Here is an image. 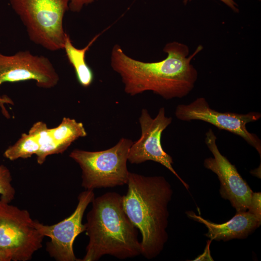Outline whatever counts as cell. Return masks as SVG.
Segmentation results:
<instances>
[{"mask_svg": "<svg viewBox=\"0 0 261 261\" xmlns=\"http://www.w3.org/2000/svg\"><path fill=\"white\" fill-rule=\"evenodd\" d=\"M59 80L58 74L47 57L33 55L29 50L20 51L12 55L0 52V87L6 82L33 80L39 87L48 89L55 87Z\"/></svg>", "mask_w": 261, "mask_h": 261, "instance_id": "8fae6325", "label": "cell"}, {"mask_svg": "<svg viewBox=\"0 0 261 261\" xmlns=\"http://www.w3.org/2000/svg\"><path fill=\"white\" fill-rule=\"evenodd\" d=\"M186 214L188 218L207 228L208 231L205 235L212 241L246 238L261 224V219L248 211L237 212L231 219L220 224L207 220L192 211H187Z\"/></svg>", "mask_w": 261, "mask_h": 261, "instance_id": "7c38bea8", "label": "cell"}, {"mask_svg": "<svg viewBox=\"0 0 261 261\" xmlns=\"http://www.w3.org/2000/svg\"><path fill=\"white\" fill-rule=\"evenodd\" d=\"M212 240H209L207 242L206 246L203 254L200 255L197 257L194 261H214L210 254V246Z\"/></svg>", "mask_w": 261, "mask_h": 261, "instance_id": "ffe728a7", "label": "cell"}, {"mask_svg": "<svg viewBox=\"0 0 261 261\" xmlns=\"http://www.w3.org/2000/svg\"><path fill=\"white\" fill-rule=\"evenodd\" d=\"M261 192H253L247 211L261 219Z\"/></svg>", "mask_w": 261, "mask_h": 261, "instance_id": "ac0fdd59", "label": "cell"}, {"mask_svg": "<svg viewBox=\"0 0 261 261\" xmlns=\"http://www.w3.org/2000/svg\"></svg>", "mask_w": 261, "mask_h": 261, "instance_id": "cb8c5ba5", "label": "cell"}, {"mask_svg": "<svg viewBox=\"0 0 261 261\" xmlns=\"http://www.w3.org/2000/svg\"><path fill=\"white\" fill-rule=\"evenodd\" d=\"M32 42L51 51L63 49L68 0H10Z\"/></svg>", "mask_w": 261, "mask_h": 261, "instance_id": "5b68a950", "label": "cell"}, {"mask_svg": "<svg viewBox=\"0 0 261 261\" xmlns=\"http://www.w3.org/2000/svg\"><path fill=\"white\" fill-rule=\"evenodd\" d=\"M99 0H68L69 8L73 12H79L83 7Z\"/></svg>", "mask_w": 261, "mask_h": 261, "instance_id": "d6986e66", "label": "cell"}, {"mask_svg": "<svg viewBox=\"0 0 261 261\" xmlns=\"http://www.w3.org/2000/svg\"><path fill=\"white\" fill-rule=\"evenodd\" d=\"M175 115L182 121H203L220 130L237 135L255 148L261 156L260 139L256 134L249 132L246 127L247 124L260 119L261 114L259 112H249L244 114L218 112L212 109L205 98L200 97L188 104L177 105Z\"/></svg>", "mask_w": 261, "mask_h": 261, "instance_id": "52a82bcc", "label": "cell"}, {"mask_svg": "<svg viewBox=\"0 0 261 261\" xmlns=\"http://www.w3.org/2000/svg\"><path fill=\"white\" fill-rule=\"evenodd\" d=\"M12 176L6 166L0 164V199L11 203L14 198L15 190L12 185Z\"/></svg>", "mask_w": 261, "mask_h": 261, "instance_id": "e0dca14e", "label": "cell"}, {"mask_svg": "<svg viewBox=\"0 0 261 261\" xmlns=\"http://www.w3.org/2000/svg\"><path fill=\"white\" fill-rule=\"evenodd\" d=\"M91 203L85 224L89 241L80 261H97L106 255L120 260L141 255L138 229L125 212L123 196L109 192Z\"/></svg>", "mask_w": 261, "mask_h": 261, "instance_id": "3957f363", "label": "cell"}, {"mask_svg": "<svg viewBox=\"0 0 261 261\" xmlns=\"http://www.w3.org/2000/svg\"><path fill=\"white\" fill-rule=\"evenodd\" d=\"M203 49L199 45L188 56L187 45L172 42L163 48L167 54L165 59L147 62L130 58L119 45L115 44L111 54V66L120 76L124 91L130 96L151 91L166 100L181 98L194 87L198 72L191 61Z\"/></svg>", "mask_w": 261, "mask_h": 261, "instance_id": "6da1fadb", "label": "cell"}, {"mask_svg": "<svg viewBox=\"0 0 261 261\" xmlns=\"http://www.w3.org/2000/svg\"><path fill=\"white\" fill-rule=\"evenodd\" d=\"M0 261H11L10 258L0 251Z\"/></svg>", "mask_w": 261, "mask_h": 261, "instance_id": "603a6c76", "label": "cell"}, {"mask_svg": "<svg viewBox=\"0 0 261 261\" xmlns=\"http://www.w3.org/2000/svg\"><path fill=\"white\" fill-rule=\"evenodd\" d=\"M39 145L31 134L23 133L19 139L13 145L9 146L4 152V157L10 160L28 159L36 155Z\"/></svg>", "mask_w": 261, "mask_h": 261, "instance_id": "2e32d148", "label": "cell"}, {"mask_svg": "<svg viewBox=\"0 0 261 261\" xmlns=\"http://www.w3.org/2000/svg\"><path fill=\"white\" fill-rule=\"evenodd\" d=\"M191 0H183V3L184 5H186L188 2H190ZM227 6L229 7L232 10L236 13L239 12V9L238 8V5L233 0H220Z\"/></svg>", "mask_w": 261, "mask_h": 261, "instance_id": "44dd1931", "label": "cell"}, {"mask_svg": "<svg viewBox=\"0 0 261 261\" xmlns=\"http://www.w3.org/2000/svg\"><path fill=\"white\" fill-rule=\"evenodd\" d=\"M172 118L166 116L164 107H161L155 118L146 109L143 108L139 118L141 135L130 147L128 161L131 164H140L148 160L159 163L170 171L188 189L189 186L175 171L172 157L163 149L161 138L163 131L171 123Z\"/></svg>", "mask_w": 261, "mask_h": 261, "instance_id": "ba28073f", "label": "cell"}, {"mask_svg": "<svg viewBox=\"0 0 261 261\" xmlns=\"http://www.w3.org/2000/svg\"><path fill=\"white\" fill-rule=\"evenodd\" d=\"M101 34L95 35L85 47L78 48L72 44L70 36L67 33L65 34L63 49L74 69L78 83L84 87L90 86L94 80L93 72L86 61V54Z\"/></svg>", "mask_w": 261, "mask_h": 261, "instance_id": "4fadbf2b", "label": "cell"}, {"mask_svg": "<svg viewBox=\"0 0 261 261\" xmlns=\"http://www.w3.org/2000/svg\"><path fill=\"white\" fill-rule=\"evenodd\" d=\"M127 185V193L123 196L124 210L141 234V255L152 259L161 253L168 240L171 186L163 176L130 172Z\"/></svg>", "mask_w": 261, "mask_h": 261, "instance_id": "7a4b0ae2", "label": "cell"}, {"mask_svg": "<svg viewBox=\"0 0 261 261\" xmlns=\"http://www.w3.org/2000/svg\"><path fill=\"white\" fill-rule=\"evenodd\" d=\"M0 103L4 104H13L12 101L8 97L6 96H0Z\"/></svg>", "mask_w": 261, "mask_h": 261, "instance_id": "7402d4cb", "label": "cell"}, {"mask_svg": "<svg viewBox=\"0 0 261 261\" xmlns=\"http://www.w3.org/2000/svg\"><path fill=\"white\" fill-rule=\"evenodd\" d=\"M34 223L28 210L0 199V251L11 261L30 260L44 238Z\"/></svg>", "mask_w": 261, "mask_h": 261, "instance_id": "8992f818", "label": "cell"}, {"mask_svg": "<svg viewBox=\"0 0 261 261\" xmlns=\"http://www.w3.org/2000/svg\"><path fill=\"white\" fill-rule=\"evenodd\" d=\"M50 134L54 141L65 152L75 140L87 135L82 122L75 119L64 117L57 127L50 129Z\"/></svg>", "mask_w": 261, "mask_h": 261, "instance_id": "5bb4252c", "label": "cell"}, {"mask_svg": "<svg viewBox=\"0 0 261 261\" xmlns=\"http://www.w3.org/2000/svg\"><path fill=\"white\" fill-rule=\"evenodd\" d=\"M133 143L130 139L122 138L107 149L72 151L69 157L82 171L81 186L85 189L93 190L127 184L130 173L127 168L128 158Z\"/></svg>", "mask_w": 261, "mask_h": 261, "instance_id": "277c9868", "label": "cell"}, {"mask_svg": "<svg viewBox=\"0 0 261 261\" xmlns=\"http://www.w3.org/2000/svg\"><path fill=\"white\" fill-rule=\"evenodd\" d=\"M94 198L93 190L86 189L81 192L72 214L56 224L44 225L35 220V226L40 233L50 238V240L46 244V250L56 261H80L74 253L73 242L79 234L85 232L82 218L87 206Z\"/></svg>", "mask_w": 261, "mask_h": 261, "instance_id": "9c48e42d", "label": "cell"}, {"mask_svg": "<svg viewBox=\"0 0 261 261\" xmlns=\"http://www.w3.org/2000/svg\"><path fill=\"white\" fill-rule=\"evenodd\" d=\"M217 139L214 131L209 129L205 133V143L213 157L205 159L204 166L218 176L221 197L230 201L236 213L246 211L253 192L235 166L220 152Z\"/></svg>", "mask_w": 261, "mask_h": 261, "instance_id": "30bf717a", "label": "cell"}, {"mask_svg": "<svg viewBox=\"0 0 261 261\" xmlns=\"http://www.w3.org/2000/svg\"><path fill=\"white\" fill-rule=\"evenodd\" d=\"M29 133L34 137L39 145V150L35 155L38 164H43L46 158L50 155L64 152L52 137L50 129L45 123L42 121L35 123L30 129Z\"/></svg>", "mask_w": 261, "mask_h": 261, "instance_id": "9a60e30c", "label": "cell"}]
</instances>
